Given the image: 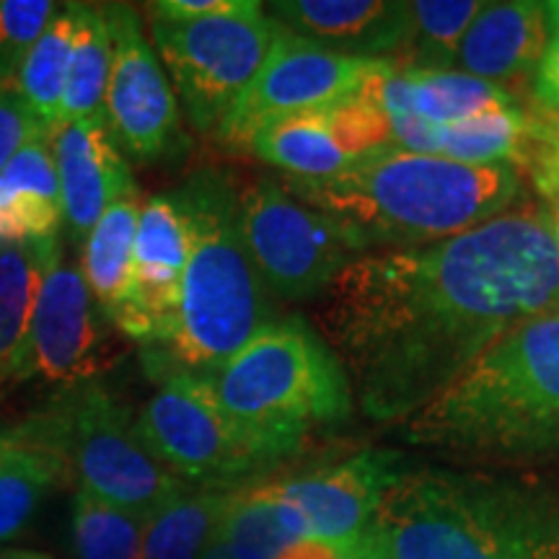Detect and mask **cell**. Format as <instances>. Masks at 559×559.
I'll return each mask as SVG.
<instances>
[{
  "label": "cell",
  "instance_id": "obj_1",
  "mask_svg": "<svg viewBox=\"0 0 559 559\" xmlns=\"http://www.w3.org/2000/svg\"><path fill=\"white\" fill-rule=\"evenodd\" d=\"M544 313H559V254L547 210L515 205L456 239L360 254L321 293L317 332L358 407L404 423Z\"/></svg>",
  "mask_w": 559,
  "mask_h": 559
},
{
  "label": "cell",
  "instance_id": "obj_2",
  "mask_svg": "<svg viewBox=\"0 0 559 559\" xmlns=\"http://www.w3.org/2000/svg\"><path fill=\"white\" fill-rule=\"evenodd\" d=\"M293 198L330 215L368 251L456 239L519 205L521 174L389 148L330 179H280Z\"/></svg>",
  "mask_w": 559,
  "mask_h": 559
},
{
  "label": "cell",
  "instance_id": "obj_3",
  "mask_svg": "<svg viewBox=\"0 0 559 559\" xmlns=\"http://www.w3.org/2000/svg\"><path fill=\"white\" fill-rule=\"evenodd\" d=\"M370 531L389 559H559V479L407 469Z\"/></svg>",
  "mask_w": 559,
  "mask_h": 559
},
{
  "label": "cell",
  "instance_id": "obj_4",
  "mask_svg": "<svg viewBox=\"0 0 559 559\" xmlns=\"http://www.w3.org/2000/svg\"><path fill=\"white\" fill-rule=\"evenodd\" d=\"M404 438L464 456H559V313L521 321L495 340L404 419Z\"/></svg>",
  "mask_w": 559,
  "mask_h": 559
},
{
  "label": "cell",
  "instance_id": "obj_5",
  "mask_svg": "<svg viewBox=\"0 0 559 559\" xmlns=\"http://www.w3.org/2000/svg\"><path fill=\"white\" fill-rule=\"evenodd\" d=\"M171 192L190 230V260L171 337L140 349L156 381L174 373H213L272 321L270 293L243 243L234 179L207 166Z\"/></svg>",
  "mask_w": 559,
  "mask_h": 559
},
{
  "label": "cell",
  "instance_id": "obj_6",
  "mask_svg": "<svg viewBox=\"0 0 559 559\" xmlns=\"http://www.w3.org/2000/svg\"><path fill=\"white\" fill-rule=\"evenodd\" d=\"M207 381L228 415L280 459L311 430L345 423L355 404L340 358L300 317L264 324Z\"/></svg>",
  "mask_w": 559,
  "mask_h": 559
},
{
  "label": "cell",
  "instance_id": "obj_7",
  "mask_svg": "<svg viewBox=\"0 0 559 559\" xmlns=\"http://www.w3.org/2000/svg\"><path fill=\"white\" fill-rule=\"evenodd\" d=\"M39 412L79 489L96 498L148 519L158 506L190 487L145 451L135 432V412L102 381L55 391Z\"/></svg>",
  "mask_w": 559,
  "mask_h": 559
},
{
  "label": "cell",
  "instance_id": "obj_8",
  "mask_svg": "<svg viewBox=\"0 0 559 559\" xmlns=\"http://www.w3.org/2000/svg\"><path fill=\"white\" fill-rule=\"evenodd\" d=\"M145 19L181 117L198 135L215 138L243 91L260 75L280 32L277 21L257 0L228 16L171 21L145 13Z\"/></svg>",
  "mask_w": 559,
  "mask_h": 559
},
{
  "label": "cell",
  "instance_id": "obj_9",
  "mask_svg": "<svg viewBox=\"0 0 559 559\" xmlns=\"http://www.w3.org/2000/svg\"><path fill=\"white\" fill-rule=\"evenodd\" d=\"M135 432L158 464L185 481L228 489L277 456L228 415L207 376L174 373L135 415Z\"/></svg>",
  "mask_w": 559,
  "mask_h": 559
},
{
  "label": "cell",
  "instance_id": "obj_10",
  "mask_svg": "<svg viewBox=\"0 0 559 559\" xmlns=\"http://www.w3.org/2000/svg\"><path fill=\"white\" fill-rule=\"evenodd\" d=\"M241 234L270 296L317 298L349 262L366 254L345 226L300 202L280 179L260 177L239 190Z\"/></svg>",
  "mask_w": 559,
  "mask_h": 559
},
{
  "label": "cell",
  "instance_id": "obj_11",
  "mask_svg": "<svg viewBox=\"0 0 559 559\" xmlns=\"http://www.w3.org/2000/svg\"><path fill=\"white\" fill-rule=\"evenodd\" d=\"M111 32V73L104 124L128 160L171 164L190 148L181 107L143 16L130 3H104Z\"/></svg>",
  "mask_w": 559,
  "mask_h": 559
},
{
  "label": "cell",
  "instance_id": "obj_12",
  "mask_svg": "<svg viewBox=\"0 0 559 559\" xmlns=\"http://www.w3.org/2000/svg\"><path fill=\"white\" fill-rule=\"evenodd\" d=\"M389 62L332 52L280 26L260 75L223 120L215 140L226 148L249 151L251 138L264 124L332 107L358 94Z\"/></svg>",
  "mask_w": 559,
  "mask_h": 559
},
{
  "label": "cell",
  "instance_id": "obj_13",
  "mask_svg": "<svg viewBox=\"0 0 559 559\" xmlns=\"http://www.w3.org/2000/svg\"><path fill=\"white\" fill-rule=\"evenodd\" d=\"M115 332L91 296L81 267L68 260L60 241L41 277L29 360L21 381L39 379L55 391L99 381V376L115 366Z\"/></svg>",
  "mask_w": 559,
  "mask_h": 559
},
{
  "label": "cell",
  "instance_id": "obj_14",
  "mask_svg": "<svg viewBox=\"0 0 559 559\" xmlns=\"http://www.w3.org/2000/svg\"><path fill=\"white\" fill-rule=\"evenodd\" d=\"M407 469L402 453L370 449L340 464L262 481V487L304 515L311 539L353 547L373 526L381 502Z\"/></svg>",
  "mask_w": 559,
  "mask_h": 559
},
{
  "label": "cell",
  "instance_id": "obj_15",
  "mask_svg": "<svg viewBox=\"0 0 559 559\" xmlns=\"http://www.w3.org/2000/svg\"><path fill=\"white\" fill-rule=\"evenodd\" d=\"M190 260V230L174 192H158L143 202L132 249L130 290L115 330L140 342V349L158 347L177 324L181 280Z\"/></svg>",
  "mask_w": 559,
  "mask_h": 559
},
{
  "label": "cell",
  "instance_id": "obj_16",
  "mask_svg": "<svg viewBox=\"0 0 559 559\" xmlns=\"http://www.w3.org/2000/svg\"><path fill=\"white\" fill-rule=\"evenodd\" d=\"M50 148L60 181L62 234L81 251L104 210L138 190L135 177L104 122H58L50 132Z\"/></svg>",
  "mask_w": 559,
  "mask_h": 559
},
{
  "label": "cell",
  "instance_id": "obj_17",
  "mask_svg": "<svg viewBox=\"0 0 559 559\" xmlns=\"http://www.w3.org/2000/svg\"><path fill=\"white\" fill-rule=\"evenodd\" d=\"M285 32L366 60H391L407 52L412 37L409 3L389 0H275L264 5Z\"/></svg>",
  "mask_w": 559,
  "mask_h": 559
},
{
  "label": "cell",
  "instance_id": "obj_18",
  "mask_svg": "<svg viewBox=\"0 0 559 559\" xmlns=\"http://www.w3.org/2000/svg\"><path fill=\"white\" fill-rule=\"evenodd\" d=\"M73 474L37 409L0 430V547L24 536L55 489Z\"/></svg>",
  "mask_w": 559,
  "mask_h": 559
},
{
  "label": "cell",
  "instance_id": "obj_19",
  "mask_svg": "<svg viewBox=\"0 0 559 559\" xmlns=\"http://www.w3.org/2000/svg\"><path fill=\"white\" fill-rule=\"evenodd\" d=\"M547 41L549 24L544 3H485L461 41L456 66L461 73L506 88V83L534 79Z\"/></svg>",
  "mask_w": 559,
  "mask_h": 559
},
{
  "label": "cell",
  "instance_id": "obj_20",
  "mask_svg": "<svg viewBox=\"0 0 559 559\" xmlns=\"http://www.w3.org/2000/svg\"><path fill=\"white\" fill-rule=\"evenodd\" d=\"M62 198L50 135L32 140L0 171V247L60 239Z\"/></svg>",
  "mask_w": 559,
  "mask_h": 559
},
{
  "label": "cell",
  "instance_id": "obj_21",
  "mask_svg": "<svg viewBox=\"0 0 559 559\" xmlns=\"http://www.w3.org/2000/svg\"><path fill=\"white\" fill-rule=\"evenodd\" d=\"M60 239L0 247V383L24 379L34 309Z\"/></svg>",
  "mask_w": 559,
  "mask_h": 559
},
{
  "label": "cell",
  "instance_id": "obj_22",
  "mask_svg": "<svg viewBox=\"0 0 559 559\" xmlns=\"http://www.w3.org/2000/svg\"><path fill=\"white\" fill-rule=\"evenodd\" d=\"M140 207L143 205H140L138 190L117 198L104 210L99 223L79 251V267L86 277L91 296L99 304L104 317L111 321V326L120 319L124 300H128Z\"/></svg>",
  "mask_w": 559,
  "mask_h": 559
},
{
  "label": "cell",
  "instance_id": "obj_23",
  "mask_svg": "<svg viewBox=\"0 0 559 559\" xmlns=\"http://www.w3.org/2000/svg\"><path fill=\"white\" fill-rule=\"evenodd\" d=\"M215 536L241 559H275L293 544L311 539L304 515L262 485L230 489Z\"/></svg>",
  "mask_w": 559,
  "mask_h": 559
},
{
  "label": "cell",
  "instance_id": "obj_24",
  "mask_svg": "<svg viewBox=\"0 0 559 559\" xmlns=\"http://www.w3.org/2000/svg\"><path fill=\"white\" fill-rule=\"evenodd\" d=\"M249 151L290 179H330L353 166L321 117V109L264 124L251 138Z\"/></svg>",
  "mask_w": 559,
  "mask_h": 559
},
{
  "label": "cell",
  "instance_id": "obj_25",
  "mask_svg": "<svg viewBox=\"0 0 559 559\" xmlns=\"http://www.w3.org/2000/svg\"><path fill=\"white\" fill-rule=\"evenodd\" d=\"M230 489L187 487L145 519L143 559H202Z\"/></svg>",
  "mask_w": 559,
  "mask_h": 559
},
{
  "label": "cell",
  "instance_id": "obj_26",
  "mask_svg": "<svg viewBox=\"0 0 559 559\" xmlns=\"http://www.w3.org/2000/svg\"><path fill=\"white\" fill-rule=\"evenodd\" d=\"M111 73V32L104 5L81 3L79 34L70 58L60 122H104Z\"/></svg>",
  "mask_w": 559,
  "mask_h": 559
},
{
  "label": "cell",
  "instance_id": "obj_27",
  "mask_svg": "<svg viewBox=\"0 0 559 559\" xmlns=\"http://www.w3.org/2000/svg\"><path fill=\"white\" fill-rule=\"evenodd\" d=\"M79 21L81 3H62L47 29L41 32L16 81V94L50 124V130L60 122L62 94H66Z\"/></svg>",
  "mask_w": 559,
  "mask_h": 559
},
{
  "label": "cell",
  "instance_id": "obj_28",
  "mask_svg": "<svg viewBox=\"0 0 559 559\" xmlns=\"http://www.w3.org/2000/svg\"><path fill=\"white\" fill-rule=\"evenodd\" d=\"M145 519L79 489L70 502L75 559H143Z\"/></svg>",
  "mask_w": 559,
  "mask_h": 559
},
{
  "label": "cell",
  "instance_id": "obj_29",
  "mask_svg": "<svg viewBox=\"0 0 559 559\" xmlns=\"http://www.w3.org/2000/svg\"><path fill=\"white\" fill-rule=\"evenodd\" d=\"M485 9L481 0H415L409 3L412 37L404 66L453 70L472 21Z\"/></svg>",
  "mask_w": 559,
  "mask_h": 559
},
{
  "label": "cell",
  "instance_id": "obj_30",
  "mask_svg": "<svg viewBox=\"0 0 559 559\" xmlns=\"http://www.w3.org/2000/svg\"><path fill=\"white\" fill-rule=\"evenodd\" d=\"M321 117L330 124L334 140H337L340 148L347 153L353 164L360 158L373 156V153L396 148L386 111L370 99L362 88L358 94L321 109Z\"/></svg>",
  "mask_w": 559,
  "mask_h": 559
},
{
  "label": "cell",
  "instance_id": "obj_31",
  "mask_svg": "<svg viewBox=\"0 0 559 559\" xmlns=\"http://www.w3.org/2000/svg\"><path fill=\"white\" fill-rule=\"evenodd\" d=\"M58 9L55 0H0V91L16 94L21 68Z\"/></svg>",
  "mask_w": 559,
  "mask_h": 559
},
{
  "label": "cell",
  "instance_id": "obj_32",
  "mask_svg": "<svg viewBox=\"0 0 559 559\" xmlns=\"http://www.w3.org/2000/svg\"><path fill=\"white\" fill-rule=\"evenodd\" d=\"M50 124L13 91H0V171L21 148L37 138L50 135Z\"/></svg>",
  "mask_w": 559,
  "mask_h": 559
},
{
  "label": "cell",
  "instance_id": "obj_33",
  "mask_svg": "<svg viewBox=\"0 0 559 559\" xmlns=\"http://www.w3.org/2000/svg\"><path fill=\"white\" fill-rule=\"evenodd\" d=\"M549 41L534 75V99L542 111L559 117V21L549 19Z\"/></svg>",
  "mask_w": 559,
  "mask_h": 559
},
{
  "label": "cell",
  "instance_id": "obj_34",
  "mask_svg": "<svg viewBox=\"0 0 559 559\" xmlns=\"http://www.w3.org/2000/svg\"><path fill=\"white\" fill-rule=\"evenodd\" d=\"M247 3L249 0H158L145 5V13L171 21H198L239 13L247 9Z\"/></svg>",
  "mask_w": 559,
  "mask_h": 559
},
{
  "label": "cell",
  "instance_id": "obj_35",
  "mask_svg": "<svg viewBox=\"0 0 559 559\" xmlns=\"http://www.w3.org/2000/svg\"><path fill=\"white\" fill-rule=\"evenodd\" d=\"M355 547V544H353ZM353 547H340V544L319 542V539H304L293 544L275 559H345V555Z\"/></svg>",
  "mask_w": 559,
  "mask_h": 559
},
{
  "label": "cell",
  "instance_id": "obj_36",
  "mask_svg": "<svg viewBox=\"0 0 559 559\" xmlns=\"http://www.w3.org/2000/svg\"><path fill=\"white\" fill-rule=\"evenodd\" d=\"M202 559H241V557L236 555V551L230 549L226 542H221L218 536H213V542L207 544V549H205V555H202Z\"/></svg>",
  "mask_w": 559,
  "mask_h": 559
},
{
  "label": "cell",
  "instance_id": "obj_37",
  "mask_svg": "<svg viewBox=\"0 0 559 559\" xmlns=\"http://www.w3.org/2000/svg\"><path fill=\"white\" fill-rule=\"evenodd\" d=\"M0 559H52L47 551L37 549H16V547H0Z\"/></svg>",
  "mask_w": 559,
  "mask_h": 559
},
{
  "label": "cell",
  "instance_id": "obj_38",
  "mask_svg": "<svg viewBox=\"0 0 559 559\" xmlns=\"http://www.w3.org/2000/svg\"><path fill=\"white\" fill-rule=\"evenodd\" d=\"M544 210H547L551 239H555V247H557V254H559V202H557V205H547Z\"/></svg>",
  "mask_w": 559,
  "mask_h": 559
},
{
  "label": "cell",
  "instance_id": "obj_39",
  "mask_svg": "<svg viewBox=\"0 0 559 559\" xmlns=\"http://www.w3.org/2000/svg\"><path fill=\"white\" fill-rule=\"evenodd\" d=\"M362 542H366V559H389L386 555H383V549L379 547V542H376L373 531L368 528V534L362 536Z\"/></svg>",
  "mask_w": 559,
  "mask_h": 559
},
{
  "label": "cell",
  "instance_id": "obj_40",
  "mask_svg": "<svg viewBox=\"0 0 559 559\" xmlns=\"http://www.w3.org/2000/svg\"><path fill=\"white\" fill-rule=\"evenodd\" d=\"M345 559H366V542L360 539L358 544H355V547L345 555Z\"/></svg>",
  "mask_w": 559,
  "mask_h": 559
},
{
  "label": "cell",
  "instance_id": "obj_41",
  "mask_svg": "<svg viewBox=\"0 0 559 559\" xmlns=\"http://www.w3.org/2000/svg\"><path fill=\"white\" fill-rule=\"evenodd\" d=\"M544 5H547V16L559 21V0H555V3H544Z\"/></svg>",
  "mask_w": 559,
  "mask_h": 559
},
{
  "label": "cell",
  "instance_id": "obj_42",
  "mask_svg": "<svg viewBox=\"0 0 559 559\" xmlns=\"http://www.w3.org/2000/svg\"><path fill=\"white\" fill-rule=\"evenodd\" d=\"M555 205H557V202H555Z\"/></svg>",
  "mask_w": 559,
  "mask_h": 559
}]
</instances>
